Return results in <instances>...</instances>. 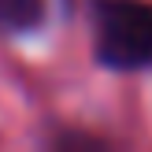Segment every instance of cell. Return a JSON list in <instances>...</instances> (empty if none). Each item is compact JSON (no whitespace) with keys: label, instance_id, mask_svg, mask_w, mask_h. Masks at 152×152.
Segmentation results:
<instances>
[{"label":"cell","instance_id":"7a4b0ae2","mask_svg":"<svg viewBox=\"0 0 152 152\" xmlns=\"http://www.w3.org/2000/svg\"><path fill=\"white\" fill-rule=\"evenodd\" d=\"M45 19V0H0V30H34Z\"/></svg>","mask_w":152,"mask_h":152},{"label":"cell","instance_id":"6da1fadb","mask_svg":"<svg viewBox=\"0 0 152 152\" xmlns=\"http://www.w3.org/2000/svg\"><path fill=\"white\" fill-rule=\"evenodd\" d=\"M96 56L108 67L152 63V4L100 0L96 4Z\"/></svg>","mask_w":152,"mask_h":152}]
</instances>
